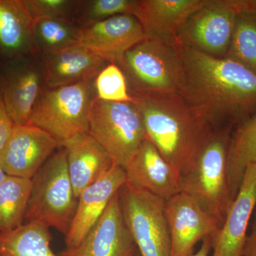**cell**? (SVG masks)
<instances>
[{
    "instance_id": "obj_25",
    "label": "cell",
    "mask_w": 256,
    "mask_h": 256,
    "mask_svg": "<svg viewBox=\"0 0 256 256\" xmlns=\"http://www.w3.org/2000/svg\"><path fill=\"white\" fill-rule=\"evenodd\" d=\"M32 191V180L6 176L0 185V234L22 226Z\"/></svg>"
},
{
    "instance_id": "obj_27",
    "label": "cell",
    "mask_w": 256,
    "mask_h": 256,
    "mask_svg": "<svg viewBox=\"0 0 256 256\" xmlns=\"http://www.w3.org/2000/svg\"><path fill=\"white\" fill-rule=\"evenodd\" d=\"M136 0H79L76 23L80 28L124 14H132Z\"/></svg>"
},
{
    "instance_id": "obj_10",
    "label": "cell",
    "mask_w": 256,
    "mask_h": 256,
    "mask_svg": "<svg viewBox=\"0 0 256 256\" xmlns=\"http://www.w3.org/2000/svg\"><path fill=\"white\" fill-rule=\"evenodd\" d=\"M45 85L41 58L33 55L10 62L0 72V97L14 124H28Z\"/></svg>"
},
{
    "instance_id": "obj_15",
    "label": "cell",
    "mask_w": 256,
    "mask_h": 256,
    "mask_svg": "<svg viewBox=\"0 0 256 256\" xmlns=\"http://www.w3.org/2000/svg\"><path fill=\"white\" fill-rule=\"evenodd\" d=\"M256 207V164L248 165L236 196L212 239L213 256H244L247 230Z\"/></svg>"
},
{
    "instance_id": "obj_17",
    "label": "cell",
    "mask_w": 256,
    "mask_h": 256,
    "mask_svg": "<svg viewBox=\"0 0 256 256\" xmlns=\"http://www.w3.org/2000/svg\"><path fill=\"white\" fill-rule=\"evenodd\" d=\"M126 183L124 168L114 164L102 178L80 193L72 225L65 236L66 247L75 246L85 238Z\"/></svg>"
},
{
    "instance_id": "obj_19",
    "label": "cell",
    "mask_w": 256,
    "mask_h": 256,
    "mask_svg": "<svg viewBox=\"0 0 256 256\" xmlns=\"http://www.w3.org/2000/svg\"><path fill=\"white\" fill-rule=\"evenodd\" d=\"M40 56L50 88L94 80L110 64L79 45Z\"/></svg>"
},
{
    "instance_id": "obj_24",
    "label": "cell",
    "mask_w": 256,
    "mask_h": 256,
    "mask_svg": "<svg viewBox=\"0 0 256 256\" xmlns=\"http://www.w3.org/2000/svg\"><path fill=\"white\" fill-rule=\"evenodd\" d=\"M80 28L60 18L33 20L32 40L36 55H45L78 45Z\"/></svg>"
},
{
    "instance_id": "obj_8",
    "label": "cell",
    "mask_w": 256,
    "mask_h": 256,
    "mask_svg": "<svg viewBox=\"0 0 256 256\" xmlns=\"http://www.w3.org/2000/svg\"><path fill=\"white\" fill-rule=\"evenodd\" d=\"M124 222L140 256H171L165 201L128 182L119 191Z\"/></svg>"
},
{
    "instance_id": "obj_5",
    "label": "cell",
    "mask_w": 256,
    "mask_h": 256,
    "mask_svg": "<svg viewBox=\"0 0 256 256\" xmlns=\"http://www.w3.org/2000/svg\"><path fill=\"white\" fill-rule=\"evenodd\" d=\"M78 204L69 176L67 156L55 152L32 178L25 223L40 224L66 235Z\"/></svg>"
},
{
    "instance_id": "obj_7",
    "label": "cell",
    "mask_w": 256,
    "mask_h": 256,
    "mask_svg": "<svg viewBox=\"0 0 256 256\" xmlns=\"http://www.w3.org/2000/svg\"><path fill=\"white\" fill-rule=\"evenodd\" d=\"M88 133L114 164L124 169L148 138L142 116L134 102H108L98 98L90 110Z\"/></svg>"
},
{
    "instance_id": "obj_2",
    "label": "cell",
    "mask_w": 256,
    "mask_h": 256,
    "mask_svg": "<svg viewBox=\"0 0 256 256\" xmlns=\"http://www.w3.org/2000/svg\"><path fill=\"white\" fill-rule=\"evenodd\" d=\"M146 138L168 162L182 172L214 127L178 94L133 92Z\"/></svg>"
},
{
    "instance_id": "obj_30",
    "label": "cell",
    "mask_w": 256,
    "mask_h": 256,
    "mask_svg": "<svg viewBox=\"0 0 256 256\" xmlns=\"http://www.w3.org/2000/svg\"><path fill=\"white\" fill-rule=\"evenodd\" d=\"M14 122L6 112L0 97V152L8 142L14 128Z\"/></svg>"
},
{
    "instance_id": "obj_28",
    "label": "cell",
    "mask_w": 256,
    "mask_h": 256,
    "mask_svg": "<svg viewBox=\"0 0 256 256\" xmlns=\"http://www.w3.org/2000/svg\"><path fill=\"white\" fill-rule=\"evenodd\" d=\"M97 98L114 102H133L124 72L117 64H110L96 78Z\"/></svg>"
},
{
    "instance_id": "obj_32",
    "label": "cell",
    "mask_w": 256,
    "mask_h": 256,
    "mask_svg": "<svg viewBox=\"0 0 256 256\" xmlns=\"http://www.w3.org/2000/svg\"><path fill=\"white\" fill-rule=\"evenodd\" d=\"M240 14L248 15L256 22V1H237Z\"/></svg>"
},
{
    "instance_id": "obj_33",
    "label": "cell",
    "mask_w": 256,
    "mask_h": 256,
    "mask_svg": "<svg viewBox=\"0 0 256 256\" xmlns=\"http://www.w3.org/2000/svg\"><path fill=\"white\" fill-rule=\"evenodd\" d=\"M202 242H202L200 250L196 254H193L190 256H208L210 255V249H212L210 237L204 239Z\"/></svg>"
},
{
    "instance_id": "obj_29",
    "label": "cell",
    "mask_w": 256,
    "mask_h": 256,
    "mask_svg": "<svg viewBox=\"0 0 256 256\" xmlns=\"http://www.w3.org/2000/svg\"><path fill=\"white\" fill-rule=\"evenodd\" d=\"M24 2L33 20L60 18L76 23L78 0H24Z\"/></svg>"
},
{
    "instance_id": "obj_34",
    "label": "cell",
    "mask_w": 256,
    "mask_h": 256,
    "mask_svg": "<svg viewBox=\"0 0 256 256\" xmlns=\"http://www.w3.org/2000/svg\"><path fill=\"white\" fill-rule=\"evenodd\" d=\"M6 176H8V175L5 174L4 172L3 171V170L2 169L1 166H0V185H1L3 182L4 181Z\"/></svg>"
},
{
    "instance_id": "obj_21",
    "label": "cell",
    "mask_w": 256,
    "mask_h": 256,
    "mask_svg": "<svg viewBox=\"0 0 256 256\" xmlns=\"http://www.w3.org/2000/svg\"><path fill=\"white\" fill-rule=\"evenodd\" d=\"M32 26L24 0H0V55L6 62L36 55Z\"/></svg>"
},
{
    "instance_id": "obj_14",
    "label": "cell",
    "mask_w": 256,
    "mask_h": 256,
    "mask_svg": "<svg viewBox=\"0 0 256 256\" xmlns=\"http://www.w3.org/2000/svg\"><path fill=\"white\" fill-rule=\"evenodd\" d=\"M146 38L144 30L132 14L117 15L80 28L78 45L110 64Z\"/></svg>"
},
{
    "instance_id": "obj_23",
    "label": "cell",
    "mask_w": 256,
    "mask_h": 256,
    "mask_svg": "<svg viewBox=\"0 0 256 256\" xmlns=\"http://www.w3.org/2000/svg\"><path fill=\"white\" fill-rule=\"evenodd\" d=\"M50 230L40 224L24 223L0 234V256H58L50 247Z\"/></svg>"
},
{
    "instance_id": "obj_13",
    "label": "cell",
    "mask_w": 256,
    "mask_h": 256,
    "mask_svg": "<svg viewBox=\"0 0 256 256\" xmlns=\"http://www.w3.org/2000/svg\"><path fill=\"white\" fill-rule=\"evenodd\" d=\"M171 236V256H190L197 242L220 230L217 220L194 198L180 192L165 202Z\"/></svg>"
},
{
    "instance_id": "obj_35",
    "label": "cell",
    "mask_w": 256,
    "mask_h": 256,
    "mask_svg": "<svg viewBox=\"0 0 256 256\" xmlns=\"http://www.w3.org/2000/svg\"><path fill=\"white\" fill-rule=\"evenodd\" d=\"M136 256H140V254H138V252H137V254H136Z\"/></svg>"
},
{
    "instance_id": "obj_31",
    "label": "cell",
    "mask_w": 256,
    "mask_h": 256,
    "mask_svg": "<svg viewBox=\"0 0 256 256\" xmlns=\"http://www.w3.org/2000/svg\"><path fill=\"white\" fill-rule=\"evenodd\" d=\"M252 230L248 235L244 256H256V207L254 212Z\"/></svg>"
},
{
    "instance_id": "obj_4",
    "label": "cell",
    "mask_w": 256,
    "mask_h": 256,
    "mask_svg": "<svg viewBox=\"0 0 256 256\" xmlns=\"http://www.w3.org/2000/svg\"><path fill=\"white\" fill-rule=\"evenodd\" d=\"M130 94H178L182 82V44L146 37L128 50L117 64Z\"/></svg>"
},
{
    "instance_id": "obj_3",
    "label": "cell",
    "mask_w": 256,
    "mask_h": 256,
    "mask_svg": "<svg viewBox=\"0 0 256 256\" xmlns=\"http://www.w3.org/2000/svg\"><path fill=\"white\" fill-rule=\"evenodd\" d=\"M232 127L214 128L194 159L181 173L182 192L194 198L220 227L234 202L228 178Z\"/></svg>"
},
{
    "instance_id": "obj_6",
    "label": "cell",
    "mask_w": 256,
    "mask_h": 256,
    "mask_svg": "<svg viewBox=\"0 0 256 256\" xmlns=\"http://www.w3.org/2000/svg\"><path fill=\"white\" fill-rule=\"evenodd\" d=\"M96 98V79L66 86L45 88L28 124L41 128L62 144L88 133L90 110Z\"/></svg>"
},
{
    "instance_id": "obj_11",
    "label": "cell",
    "mask_w": 256,
    "mask_h": 256,
    "mask_svg": "<svg viewBox=\"0 0 256 256\" xmlns=\"http://www.w3.org/2000/svg\"><path fill=\"white\" fill-rule=\"evenodd\" d=\"M60 143L41 128L14 124L0 152V166L8 176L32 180Z\"/></svg>"
},
{
    "instance_id": "obj_12",
    "label": "cell",
    "mask_w": 256,
    "mask_h": 256,
    "mask_svg": "<svg viewBox=\"0 0 256 256\" xmlns=\"http://www.w3.org/2000/svg\"><path fill=\"white\" fill-rule=\"evenodd\" d=\"M137 252V247L124 222L118 192L85 238L75 246L66 247L57 255L136 256Z\"/></svg>"
},
{
    "instance_id": "obj_18",
    "label": "cell",
    "mask_w": 256,
    "mask_h": 256,
    "mask_svg": "<svg viewBox=\"0 0 256 256\" xmlns=\"http://www.w3.org/2000/svg\"><path fill=\"white\" fill-rule=\"evenodd\" d=\"M206 0H136L132 14L146 37L180 41L178 34L194 13Z\"/></svg>"
},
{
    "instance_id": "obj_16",
    "label": "cell",
    "mask_w": 256,
    "mask_h": 256,
    "mask_svg": "<svg viewBox=\"0 0 256 256\" xmlns=\"http://www.w3.org/2000/svg\"><path fill=\"white\" fill-rule=\"evenodd\" d=\"M124 170L128 184L165 201L182 192L181 172L163 158L148 138Z\"/></svg>"
},
{
    "instance_id": "obj_22",
    "label": "cell",
    "mask_w": 256,
    "mask_h": 256,
    "mask_svg": "<svg viewBox=\"0 0 256 256\" xmlns=\"http://www.w3.org/2000/svg\"><path fill=\"white\" fill-rule=\"evenodd\" d=\"M256 164V112L232 132L228 151V178L232 198L236 196L248 165Z\"/></svg>"
},
{
    "instance_id": "obj_9",
    "label": "cell",
    "mask_w": 256,
    "mask_h": 256,
    "mask_svg": "<svg viewBox=\"0 0 256 256\" xmlns=\"http://www.w3.org/2000/svg\"><path fill=\"white\" fill-rule=\"evenodd\" d=\"M240 14L233 0H206L182 28L178 38L184 46L216 57H226Z\"/></svg>"
},
{
    "instance_id": "obj_26",
    "label": "cell",
    "mask_w": 256,
    "mask_h": 256,
    "mask_svg": "<svg viewBox=\"0 0 256 256\" xmlns=\"http://www.w3.org/2000/svg\"><path fill=\"white\" fill-rule=\"evenodd\" d=\"M226 57L236 60L256 73V22L248 15H238Z\"/></svg>"
},
{
    "instance_id": "obj_1",
    "label": "cell",
    "mask_w": 256,
    "mask_h": 256,
    "mask_svg": "<svg viewBox=\"0 0 256 256\" xmlns=\"http://www.w3.org/2000/svg\"><path fill=\"white\" fill-rule=\"evenodd\" d=\"M184 73L178 92L213 127L233 126L256 110V73L228 57L182 44Z\"/></svg>"
},
{
    "instance_id": "obj_20",
    "label": "cell",
    "mask_w": 256,
    "mask_h": 256,
    "mask_svg": "<svg viewBox=\"0 0 256 256\" xmlns=\"http://www.w3.org/2000/svg\"><path fill=\"white\" fill-rule=\"evenodd\" d=\"M65 149L69 176L76 196L106 174L114 163L89 133L62 143Z\"/></svg>"
}]
</instances>
